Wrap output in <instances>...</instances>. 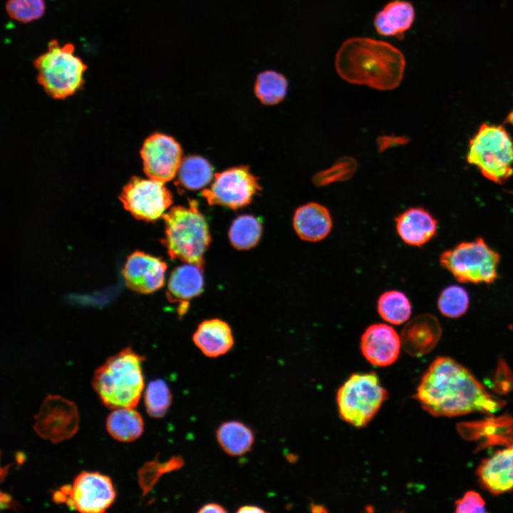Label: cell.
Returning a JSON list of instances; mask_svg holds the SVG:
<instances>
[{"instance_id":"cell-27","label":"cell","mask_w":513,"mask_h":513,"mask_svg":"<svg viewBox=\"0 0 513 513\" xmlns=\"http://www.w3.org/2000/svg\"><path fill=\"white\" fill-rule=\"evenodd\" d=\"M262 234L261 222L252 215H241L232 222L229 239L237 249H249L259 242Z\"/></svg>"},{"instance_id":"cell-25","label":"cell","mask_w":513,"mask_h":513,"mask_svg":"<svg viewBox=\"0 0 513 513\" xmlns=\"http://www.w3.org/2000/svg\"><path fill=\"white\" fill-rule=\"evenodd\" d=\"M217 442L232 456H240L250 450L254 442L252 431L239 421L223 423L217 430Z\"/></svg>"},{"instance_id":"cell-30","label":"cell","mask_w":513,"mask_h":513,"mask_svg":"<svg viewBox=\"0 0 513 513\" xmlns=\"http://www.w3.org/2000/svg\"><path fill=\"white\" fill-rule=\"evenodd\" d=\"M470 296L465 289L458 285H450L440 294L437 309L440 314L450 318L463 316L468 310Z\"/></svg>"},{"instance_id":"cell-13","label":"cell","mask_w":513,"mask_h":513,"mask_svg":"<svg viewBox=\"0 0 513 513\" xmlns=\"http://www.w3.org/2000/svg\"><path fill=\"white\" fill-rule=\"evenodd\" d=\"M140 155L145 175L164 183L174 178L182 160L179 143L161 133H155L144 141Z\"/></svg>"},{"instance_id":"cell-16","label":"cell","mask_w":513,"mask_h":513,"mask_svg":"<svg viewBox=\"0 0 513 513\" xmlns=\"http://www.w3.org/2000/svg\"><path fill=\"white\" fill-rule=\"evenodd\" d=\"M442 328L430 314H420L408 321L402 329V347L409 355L420 357L430 352L439 342Z\"/></svg>"},{"instance_id":"cell-5","label":"cell","mask_w":513,"mask_h":513,"mask_svg":"<svg viewBox=\"0 0 513 513\" xmlns=\"http://www.w3.org/2000/svg\"><path fill=\"white\" fill-rule=\"evenodd\" d=\"M37 81L53 98L64 99L79 90L88 69L85 62L76 54L71 43L61 44L51 40L46 51L33 61Z\"/></svg>"},{"instance_id":"cell-19","label":"cell","mask_w":513,"mask_h":513,"mask_svg":"<svg viewBox=\"0 0 513 513\" xmlns=\"http://www.w3.org/2000/svg\"><path fill=\"white\" fill-rule=\"evenodd\" d=\"M395 229L403 242L410 246L422 247L437 233V221L422 207H412L395 218Z\"/></svg>"},{"instance_id":"cell-22","label":"cell","mask_w":513,"mask_h":513,"mask_svg":"<svg viewBox=\"0 0 513 513\" xmlns=\"http://www.w3.org/2000/svg\"><path fill=\"white\" fill-rule=\"evenodd\" d=\"M415 18V9L410 1L393 0L375 14L373 25L380 35L395 36L401 40L411 28Z\"/></svg>"},{"instance_id":"cell-17","label":"cell","mask_w":513,"mask_h":513,"mask_svg":"<svg viewBox=\"0 0 513 513\" xmlns=\"http://www.w3.org/2000/svg\"><path fill=\"white\" fill-rule=\"evenodd\" d=\"M204 265L186 263L172 271L167 283V297L177 303V312L182 316L187 311L189 301L199 296L204 288Z\"/></svg>"},{"instance_id":"cell-15","label":"cell","mask_w":513,"mask_h":513,"mask_svg":"<svg viewBox=\"0 0 513 513\" xmlns=\"http://www.w3.org/2000/svg\"><path fill=\"white\" fill-rule=\"evenodd\" d=\"M402 347L400 336L390 326L377 323L369 326L361 338L360 348L364 358L378 367L394 363Z\"/></svg>"},{"instance_id":"cell-8","label":"cell","mask_w":513,"mask_h":513,"mask_svg":"<svg viewBox=\"0 0 513 513\" xmlns=\"http://www.w3.org/2000/svg\"><path fill=\"white\" fill-rule=\"evenodd\" d=\"M388 393L375 373L352 374L338 390L341 418L356 428L365 427L375 416Z\"/></svg>"},{"instance_id":"cell-6","label":"cell","mask_w":513,"mask_h":513,"mask_svg":"<svg viewBox=\"0 0 513 513\" xmlns=\"http://www.w3.org/2000/svg\"><path fill=\"white\" fill-rule=\"evenodd\" d=\"M467 160L487 179L506 182L513 175V140L502 125L484 123L470 139Z\"/></svg>"},{"instance_id":"cell-12","label":"cell","mask_w":513,"mask_h":513,"mask_svg":"<svg viewBox=\"0 0 513 513\" xmlns=\"http://www.w3.org/2000/svg\"><path fill=\"white\" fill-rule=\"evenodd\" d=\"M34 418L35 431L52 442L71 437L78 427L76 406L59 395H48Z\"/></svg>"},{"instance_id":"cell-4","label":"cell","mask_w":513,"mask_h":513,"mask_svg":"<svg viewBox=\"0 0 513 513\" xmlns=\"http://www.w3.org/2000/svg\"><path fill=\"white\" fill-rule=\"evenodd\" d=\"M189 207L176 206L164 214L165 236L161 242L172 259L204 265V254L211 236L197 202L189 200Z\"/></svg>"},{"instance_id":"cell-37","label":"cell","mask_w":513,"mask_h":513,"mask_svg":"<svg viewBox=\"0 0 513 513\" xmlns=\"http://www.w3.org/2000/svg\"><path fill=\"white\" fill-rule=\"evenodd\" d=\"M227 510L221 505L216 503H209L202 506L198 512L207 513V512H215V513H224Z\"/></svg>"},{"instance_id":"cell-9","label":"cell","mask_w":513,"mask_h":513,"mask_svg":"<svg viewBox=\"0 0 513 513\" xmlns=\"http://www.w3.org/2000/svg\"><path fill=\"white\" fill-rule=\"evenodd\" d=\"M115 492L109 477L96 472H83L72 484L62 486L56 491L53 499L66 503L82 513L105 512L113 502Z\"/></svg>"},{"instance_id":"cell-7","label":"cell","mask_w":513,"mask_h":513,"mask_svg":"<svg viewBox=\"0 0 513 513\" xmlns=\"http://www.w3.org/2000/svg\"><path fill=\"white\" fill-rule=\"evenodd\" d=\"M499 254L485 241L477 237L442 252L440 264L460 283H494L498 278Z\"/></svg>"},{"instance_id":"cell-14","label":"cell","mask_w":513,"mask_h":513,"mask_svg":"<svg viewBox=\"0 0 513 513\" xmlns=\"http://www.w3.org/2000/svg\"><path fill=\"white\" fill-rule=\"evenodd\" d=\"M167 267L161 258L136 251L127 257L123 276L131 290L150 294L163 286Z\"/></svg>"},{"instance_id":"cell-1","label":"cell","mask_w":513,"mask_h":513,"mask_svg":"<svg viewBox=\"0 0 513 513\" xmlns=\"http://www.w3.org/2000/svg\"><path fill=\"white\" fill-rule=\"evenodd\" d=\"M415 398L434 416L492 413L503 405L468 369L447 356H438L430 364L418 386Z\"/></svg>"},{"instance_id":"cell-28","label":"cell","mask_w":513,"mask_h":513,"mask_svg":"<svg viewBox=\"0 0 513 513\" xmlns=\"http://www.w3.org/2000/svg\"><path fill=\"white\" fill-rule=\"evenodd\" d=\"M179 180L189 190H198L212 179L213 168L204 158L192 155L182 160L179 168Z\"/></svg>"},{"instance_id":"cell-26","label":"cell","mask_w":513,"mask_h":513,"mask_svg":"<svg viewBox=\"0 0 513 513\" xmlns=\"http://www.w3.org/2000/svg\"><path fill=\"white\" fill-rule=\"evenodd\" d=\"M377 311L386 322L393 325H400L410 318L412 307L404 293L391 290L383 293L379 296Z\"/></svg>"},{"instance_id":"cell-35","label":"cell","mask_w":513,"mask_h":513,"mask_svg":"<svg viewBox=\"0 0 513 513\" xmlns=\"http://www.w3.org/2000/svg\"><path fill=\"white\" fill-rule=\"evenodd\" d=\"M513 388V374L502 358H499L497 363L494 390L499 394L507 393Z\"/></svg>"},{"instance_id":"cell-2","label":"cell","mask_w":513,"mask_h":513,"mask_svg":"<svg viewBox=\"0 0 513 513\" xmlns=\"http://www.w3.org/2000/svg\"><path fill=\"white\" fill-rule=\"evenodd\" d=\"M335 66L338 76L350 83L389 90L402 81L405 59L399 49L388 42L353 37L338 48Z\"/></svg>"},{"instance_id":"cell-36","label":"cell","mask_w":513,"mask_h":513,"mask_svg":"<svg viewBox=\"0 0 513 513\" xmlns=\"http://www.w3.org/2000/svg\"><path fill=\"white\" fill-rule=\"evenodd\" d=\"M377 142L380 151H383L390 147L405 144L408 140L400 136H382Z\"/></svg>"},{"instance_id":"cell-39","label":"cell","mask_w":513,"mask_h":513,"mask_svg":"<svg viewBox=\"0 0 513 513\" xmlns=\"http://www.w3.org/2000/svg\"><path fill=\"white\" fill-rule=\"evenodd\" d=\"M507 120H508V122L513 123V110L511 113L509 114V115L507 117Z\"/></svg>"},{"instance_id":"cell-21","label":"cell","mask_w":513,"mask_h":513,"mask_svg":"<svg viewBox=\"0 0 513 513\" xmlns=\"http://www.w3.org/2000/svg\"><path fill=\"white\" fill-rule=\"evenodd\" d=\"M294 229L302 240L317 242L325 239L333 227L329 210L323 204L310 202L298 207L293 218Z\"/></svg>"},{"instance_id":"cell-10","label":"cell","mask_w":513,"mask_h":513,"mask_svg":"<svg viewBox=\"0 0 513 513\" xmlns=\"http://www.w3.org/2000/svg\"><path fill=\"white\" fill-rule=\"evenodd\" d=\"M120 200L135 218L153 222L172 204V196L164 182L134 177L124 187Z\"/></svg>"},{"instance_id":"cell-11","label":"cell","mask_w":513,"mask_h":513,"mask_svg":"<svg viewBox=\"0 0 513 513\" xmlns=\"http://www.w3.org/2000/svg\"><path fill=\"white\" fill-rule=\"evenodd\" d=\"M260 190L258 178L250 172L249 167L239 166L216 173L210 188L204 189L201 195L209 205L236 209L249 204Z\"/></svg>"},{"instance_id":"cell-23","label":"cell","mask_w":513,"mask_h":513,"mask_svg":"<svg viewBox=\"0 0 513 513\" xmlns=\"http://www.w3.org/2000/svg\"><path fill=\"white\" fill-rule=\"evenodd\" d=\"M192 340L203 354L211 358L225 354L234 344L231 328L219 318L202 321L194 333Z\"/></svg>"},{"instance_id":"cell-29","label":"cell","mask_w":513,"mask_h":513,"mask_svg":"<svg viewBox=\"0 0 513 513\" xmlns=\"http://www.w3.org/2000/svg\"><path fill=\"white\" fill-rule=\"evenodd\" d=\"M288 88L286 77L275 71L260 73L254 84V93L265 105H275L285 98Z\"/></svg>"},{"instance_id":"cell-18","label":"cell","mask_w":513,"mask_h":513,"mask_svg":"<svg viewBox=\"0 0 513 513\" xmlns=\"http://www.w3.org/2000/svg\"><path fill=\"white\" fill-rule=\"evenodd\" d=\"M460 435L468 440L479 442L477 449L513 443V418L502 415L457 425Z\"/></svg>"},{"instance_id":"cell-3","label":"cell","mask_w":513,"mask_h":513,"mask_svg":"<svg viewBox=\"0 0 513 513\" xmlns=\"http://www.w3.org/2000/svg\"><path fill=\"white\" fill-rule=\"evenodd\" d=\"M143 357L130 348L112 356L94 373L92 385L109 408H135L144 388Z\"/></svg>"},{"instance_id":"cell-34","label":"cell","mask_w":513,"mask_h":513,"mask_svg":"<svg viewBox=\"0 0 513 513\" xmlns=\"http://www.w3.org/2000/svg\"><path fill=\"white\" fill-rule=\"evenodd\" d=\"M485 502L480 494L475 491L467 492L455 502V512H486Z\"/></svg>"},{"instance_id":"cell-32","label":"cell","mask_w":513,"mask_h":513,"mask_svg":"<svg viewBox=\"0 0 513 513\" xmlns=\"http://www.w3.org/2000/svg\"><path fill=\"white\" fill-rule=\"evenodd\" d=\"M8 16L20 23H30L41 19L46 11L45 0H7Z\"/></svg>"},{"instance_id":"cell-20","label":"cell","mask_w":513,"mask_h":513,"mask_svg":"<svg viewBox=\"0 0 513 513\" xmlns=\"http://www.w3.org/2000/svg\"><path fill=\"white\" fill-rule=\"evenodd\" d=\"M477 475L481 485L494 494L513 489V443L483 460Z\"/></svg>"},{"instance_id":"cell-33","label":"cell","mask_w":513,"mask_h":513,"mask_svg":"<svg viewBox=\"0 0 513 513\" xmlns=\"http://www.w3.org/2000/svg\"><path fill=\"white\" fill-rule=\"evenodd\" d=\"M356 161L351 157H343L338 159L331 167L314 175L313 182L318 187L347 180L356 172Z\"/></svg>"},{"instance_id":"cell-24","label":"cell","mask_w":513,"mask_h":513,"mask_svg":"<svg viewBox=\"0 0 513 513\" xmlns=\"http://www.w3.org/2000/svg\"><path fill=\"white\" fill-rule=\"evenodd\" d=\"M106 428L114 439L131 442L142 435L143 420L134 408H116L108 416Z\"/></svg>"},{"instance_id":"cell-31","label":"cell","mask_w":513,"mask_h":513,"mask_svg":"<svg viewBox=\"0 0 513 513\" xmlns=\"http://www.w3.org/2000/svg\"><path fill=\"white\" fill-rule=\"evenodd\" d=\"M171 400L170 389L164 380L157 379L149 383L145 391L144 402L150 416L161 418L165 415Z\"/></svg>"},{"instance_id":"cell-38","label":"cell","mask_w":513,"mask_h":513,"mask_svg":"<svg viewBox=\"0 0 513 513\" xmlns=\"http://www.w3.org/2000/svg\"><path fill=\"white\" fill-rule=\"evenodd\" d=\"M237 512L240 513H259V512H265V511L256 506L253 505H245L239 507L237 510Z\"/></svg>"}]
</instances>
